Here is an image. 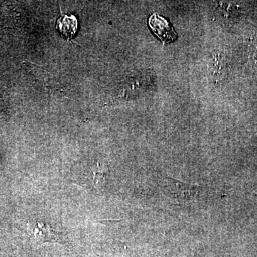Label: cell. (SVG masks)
<instances>
[{"label":"cell","instance_id":"6da1fadb","mask_svg":"<svg viewBox=\"0 0 257 257\" xmlns=\"http://www.w3.org/2000/svg\"><path fill=\"white\" fill-rule=\"evenodd\" d=\"M164 192L167 197L172 198L179 204H188L195 199L199 187L166 177L163 181Z\"/></svg>","mask_w":257,"mask_h":257},{"label":"cell","instance_id":"7a4b0ae2","mask_svg":"<svg viewBox=\"0 0 257 257\" xmlns=\"http://www.w3.org/2000/svg\"><path fill=\"white\" fill-rule=\"evenodd\" d=\"M149 25L154 33L165 44L175 41L177 37L173 27L165 18L157 13L152 15L149 19Z\"/></svg>","mask_w":257,"mask_h":257},{"label":"cell","instance_id":"3957f363","mask_svg":"<svg viewBox=\"0 0 257 257\" xmlns=\"http://www.w3.org/2000/svg\"><path fill=\"white\" fill-rule=\"evenodd\" d=\"M29 233L39 243L54 242L59 239V236L50 225L44 223H32L28 224Z\"/></svg>","mask_w":257,"mask_h":257},{"label":"cell","instance_id":"277c9868","mask_svg":"<svg viewBox=\"0 0 257 257\" xmlns=\"http://www.w3.org/2000/svg\"><path fill=\"white\" fill-rule=\"evenodd\" d=\"M78 27L77 18L74 15H64L58 19L57 29L60 31L62 36L69 40L75 35Z\"/></svg>","mask_w":257,"mask_h":257},{"label":"cell","instance_id":"5b68a950","mask_svg":"<svg viewBox=\"0 0 257 257\" xmlns=\"http://www.w3.org/2000/svg\"><path fill=\"white\" fill-rule=\"evenodd\" d=\"M104 172H99L98 170V169H96L94 171V173H93V179H94V182L96 184H99V182H102V180H104Z\"/></svg>","mask_w":257,"mask_h":257}]
</instances>
